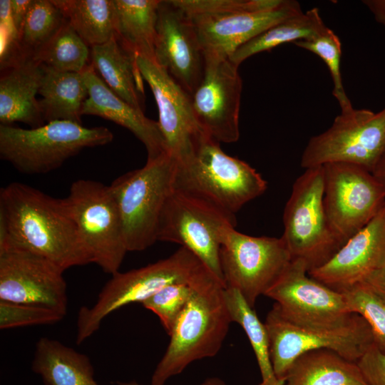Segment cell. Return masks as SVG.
I'll use <instances>...</instances> for the list:
<instances>
[{
    "mask_svg": "<svg viewBox=\"0 0 385 385\" xmlns=\"http://www.w3.org/2000/svg\"><path fill=\"white\" fill-rule=\"evenodd\" d=\"M0 237L63 271L91 263L66 197L21 183L0 190Z\"/></svg>",
    "mask_w": 385,
    "mask_h": 385,
    "instance_id": "obj_1",
    "label": "cell"
},
{
    "mask_svg": "<svg viewBox=\"0 0 385 385\" xmlns=\"http://www.w3.org/2000/svg\"><path fill=\"white\" fill-rule=\"evenodd\" d=\"M224 285L206 267L193 282L190 300L178 317L150 385H164L192 362L215 356L232 322Z\"/></svg>",
    "mask_w": 385,
    "mask_h": 385,
    "instance_id": "obj_2",
    "label": "cell"
},
{
    "mask_svg": "<svg viewBox=\"0 0 385 385\" xmlns=\"http://www.w3.org/2000/svg\"><path fill=\"white\" fill-rule=\"evenodd\" d=\"M192 23L204 55L230 57L269 28L303 11L292 0H174Z\"/></svg>",
    "mask_w": 385,
    "mask_h": 385,
    "instance_id": "obj_3",
    "label": "cell"
},
{
    "mask_svg": "<svg viewBox=\"0 0 385 385\" xmlns=\"http://www.w3.org/2000/svg\"><path fill=\"white\" fill-rule=\"evenodd\" d=\"M267 188L266 180L254 168L226 154L220 143L210 136L201 141L188 160L178 164L176 189L199 197L232 217Z\"/></svg>",
    "mask_w": 385,
    "mask_h": 385,
    "instance_id": "obj_4",
    "label": "cell"
},
{
    "mask_svg": "<svg viewBox=\"0 0 385 385\" xmlns=\"http://www.w3.org/2000/svg\"><path fill=\"white\" fill-rule=\"evenodd\" d=\"M113 139L106 127L87 128L68 120L29 129L0 124V157L21 173L44 174L82 150L106 145Z\"/></svg>",
    "mask_w": 385,
    "mask_h": 385,
    "instance_id": "obj_5",
    "label": "cell"
},
{
    "mask_svg": "<svg viewBox=\"0 0 385 385\" xmlns=\"http://www.w3.org/2000/svg\"><path fill=\"white\" fill-rule=\"evenodd\" d=\"M177 168L176 160L165 152L109 185L120 213L128 251H142L158 241L159 219L175 188Z\"/></svg>",
    "mask_w": 385,
    "mask_h": 385,
    "instance_id": "obj_6",
    "label": "cell"
},
{
    "mask_svg": "<svg viewBox=\"0 0 385 385\" xmlns=\"http://www.w3.org/2000/svg\"><path fill=\"white\" fill-rule=\"evenodd\" d=\"M264 324L269 337L271 363L278 381H284L292 364L307 351L327 349L357 362L374 345L368 323L356 313L331 325H307L287 319L274 304Z\"/></svg>",
    "mask_w": 385,
    "mask_h": 385,
    "instance_id": "obj_7",
    "label": "cell"
},
{
    "mask_svg": "<svg viewBox=\"0 0 385 385\" xmlns=\"http://www.w3.org/2000/svg\"><path fill=\"white\" fill-rule=\"evenodd\" d=\"M205 267L190 250L180 247L170 257L125 272H116L106 282L95 304L83 306L76 322L77 344L96 332L103 319L132 303H143L172 284L191 282Z\"/></svg>",
    "mask_w": 385,
    "mask_h": 385,
    "instance_id": "obj_8",
    "label": "cell"
},
{
    "mask_svg": "<svg viewBox=\"0 0 385 385\" xmlns=\"http://www.w3.org/2000/svg\"><path fill=\"white\" fill-rule=\"evenodd\" d=\"M283 225L282 238L292 260L302 261L308 272L327 263L343 245L326 214L322 165L305 169L294 181Z\"/></svg>",
    "mask_w": 385,
    "mask_h": 385,
    "instance_id": "obj_9",
    "label": "cell"
},
{
    "mask_svg": "<svg viewBox=\"0 0 385 385\" xmlns=\"http://www.w3.org/2000/svg\"><path fill=\"white\" fill-rule=\"evenodd\" d=\"M385 154V108L341 111L324 132L312 136L301 157L304 168L344 163L373 172Z\"/></svg>",
    "mask_w": 385,
    "mask_h": 385,
    "instance_id": "obj_10",
    "label": "cell"
},
{
    "mask_svg": "<svg viewBox=\"0 0 385 385\" xmlns=\"http://www.w3.org/2000/svg\"><path fill=\"white\" fill-rule=\"evenodd\" d=\"M235 225V217L175 188L160 214L157 240L190 250L225 287L220 260L221 240L226 230Z\"/></svg>",
    "mask_w": 385,
    "mask_h": 385,
    "instance_id": "obj_11",
    "label": "cell"
},
{
    "mask_svg": "<svg viewBox=\"0 0 385 385\" xmlns=\"http://www.w3.org/2000/svg\"><path fill=\"white\" fill-rule=\"evenodd\" d=\"M66 199L91 263L111 275L128 251L123 222L109 186L91 180L72 183Z\"/></svg>",
    "mask_w": 385,
    "mask_h": 385,
    "instance_id": "obj_12",
    "label": "cell"
},
{
    "mask_svg": "<svg viewBox=\"0 0 385 385\" xmlns=\"http://www.w3.org/2000/svg\"><path fill=\"white\" fill-rule=\"evenodd\" d=\"M220 260L225 288L239 291L252 308L292 260L282 237L250 236L234 226L223 234Z\"/></svg>",
    "mask_w": 385,
    "mask_h": 385,
    "instance_id": "obj_13",
    "label": "cell"
},
{
    "mask_svg": "<svg viewBox=\"0 0 385 385\" xmlns=\"http://www.w3.org/2000/svg\"><path fill=\"white\" fill-rule=\"evenodd\" d=\"M323 166L324 205L330 226L344 245L385 204V187L370 171L354 164Z\"/></svg>",
    "mask_w": 385,
    "mask_h": 385,
    "instance_id": "obj_14",
    "label": "cell"
},
{
    "mask_svg": "<svg viewBox=\"0 0 385 385\" xmlns=\"http://www.w3.org/2000/svg\"><path fill=\"white\" fill-rule=\"evenodd\" d=\"M64 271L0 237V301L43 307L66 316Z\"/></svg>",
    "mask_w": 385,
    "mask_h": 385,
    "instance_id": "obj_15",
    "label": "cell"
},
{
    "mask_svg": "<svg viewBox=\"0 0 385 385\" xmlns=\"http://www.w3.org/2000/svg\"><path fill=\"white\" fill-rule=\"evenodd\" d=\"M204 56L202 78L191 95L195 115L205 133L215 141L237 142L242 90L239 66L229 57Z\"/></svg>",
    "mask_w": 385,
    "mask_h": 385,
    "instance_id": "obj_16",
    "label": "cell"
},
{
    "mask_svg": "<svg viewBox=\"0 0 385 385\" xmlns=\"http://www.w3.org/2000/svg\"><path fill=\"white\" fill-rule=\"evenodd\" d=\"M135 61L153 93L158 110V123L167 150L181 164L209 135L195 115L191 96L154 61L138 56Z\"/></svg>",
    "mask_w": 385,
    "mask_h": 385,
    "instance_id": "obj_17",
    "label": "cell"
},
{
    "mask_svg": "<svg viewBox=\"0 0 385 385\" xmlns=\"http://www.w3.org/2000/svg\"><path fill=\"white\" fill-rule=\"evenodd\" d=\"M266 297L292 322L307 325H331L349 318L346 295L311 277L306 265L294 260Z\"/></svg>",
    "mask_w": 385,
    "mask_h": 385,
    "instance_id": "obj_18",
    "label": "cell"
},
{
    "mask_svg": "<svg viewBox=\"0 0 385 385\" xmlns=\"http://www.w3.org/2000/svg\"><path fill=\"white\" fill-rule=\"evenodd\" d=\"M155 62L190 96L201 81L205 56L195 29L174 0H160Z\"/></svg>",
    "mask_w": 385,
    "mask_h": 385,
    "instance_id": "obj_19",
    "label": "cell"
},
{
    "mask_svg": "<svg viewBox=\"0 0 385 385\" xmlns=\"http://www.w3.org/2000/svg\"><path fill=\"white\" fill-rule=\"evenodd\" d=\"M385 264V204L322 266L308 272L313 279L343 292Z\"/></svg>",
    "mask_w": 385,
    "mask_h": 385,
    "instance_id": "obj_20",
    "label": "cell"
},
{
    "mask_svg": "<svg viewBox=\"0 0 385 385\" xmlns=\"http://www.w3.org/2000/svg\"><path fill=\"white\" fill-rule=\"evenodd\" d=\"M88 96L81 115H91L111 120L129 130L146 148L147 159L168 152L158 121L147 118L140 111L113 93L90 64L82 72Z\"/></svg>",
    "mask_w": 385,
    "mask_h": 385,
    "instance_id": "obj_21",
    "label": "cell"
},
{
    "mask_svg": "<svg viewBox=\"0 0 385 385\" xmlns=\"http://www.w3.org/2000/svg\"><path fill=\"white\" fill-rule=\"evenodd\" d=\"M3 71L0 78L1 124L21 122L34 128L46 123L36 98L43 66L33 58H26Z\"/></svg>",
    "mask_w": 385,
    "mask_h": 385,
    "instance_id": "obj_22",
    "label": "cell"
},
{
    "mask_svg": "<svg viewBox=\"0 0 385 385\" xmlns=\"http://www.w3.org/2000/svg\"><path fill=\"white\" fill-rule=\"evenodd\" d=\"M108 88L138 110L143 106V77L135 57L114 36L108 41L91 47V62Z\"/></svg>",
    "mask_w": 385,
    "mask_h": 385,
    "instance_id": "obj_23",
    "label": "cell"
},
{
    "mask_svg": "<svg viewBox=\"0 0 385 385\" xmlns=\"http://www.w3.org/2000/svg\"><path fill=\"white\" fill-rule=\"evenodd\" d=\"M32 370L41 375L45 385H99L86 354L48 337L36 342Z\"/></svg>",
    "mask_w": 385,
    "mask_h": 385,
    "instance_id": "obj_24",
    "label": "cell"
},
{
    "mask_svg": "<svg viewBox=\"0 0 385 385\" xmlns=\"http://www.w3.org/2000/svg\"><path fill=\"white\" fill-rule=\"evenodd\" d=\"M115 36L135 57L155 61V41L160 0H113Z\"/></svg>",
    "mask_w": 385,
    "mask_h": 385,
    "instance_id": "obj_25",
    "label": "cell"
},
{
    "mask_svg": "<svg viewBox=\"0 0 385 385\" xmlns=\"http://www.w3.org/2000/svg\"><path fill=\"white\" fill-rule=\"evenodd\" d=\"M283 385H367L356 364L337 352L307 351L292 364Z\"/></svg>",
    "mask_w": 385,
    "mask_h": 385,
    "instance_id": "obj_26",
    "label": "cell"
},
{
    "mask_svg": "<svg viewBox=\"0 0 385 385\" xmlns=\"http://www.w3.org/2000/svg\"><path fill=\"white\" fill-rule=\"evenodd\" d=\"M43 68L38 101L45 122L68 120L82 124L81 111L88 96L82 72Z\"/></svg>",
    "mask_w": 385,
    "mask_h": 385,
    "instance_id": "obj_27",
    "label": "cell"
},
{
    "mask_svg": "<svg viewBox=\"0 0 385 385\" xmlns=\"http://www.w3.org/2000/svg\"><path fill=\"white\" fill-rule=\"evenodd\" d=\"M327 28L319 9L312 8L269 28L238 48L230 58L239 66L255 54L270 51L286 43H294L300 40L311 38Z\"/></svg>",
    "mask_w": 385,
    "mask_h": 385,
    "instance_id": "obj_28",
    "label": "cell"
},
{
    "mask_svg": "<svg viewBox=\"0 0 385 385\" xmlns=\"http://www.w3.org/2000/svg\"><path fill=\"white\" fill-rule=\"evenodd\" d=\"M81 38L91 47L115 35L113 0H52Z\"/></svg>",
    "mask_w": 385,
    "mask_h": 385,
    "instance_id": "obj_29",
    "label": "cell"
},
{
    "mask_svg": "<svg viewBox=\"0 0 385 385\" xmlns=\"http://www.w3.org/2000/svg\"><path fill=\"white\" fill-rule=\"evenodd\" d=\"M225 302L232 322L239 324L250 342L262 376L260 385H278L274 374L270 354V342L265 324L259 319L252 308L235 289L225 288Z\"/></svg>",
    "mask_w": 385,
    "mask_h": 385,
    "instance_id": "obj_30",
    "label": "cell"
},
{
    "mask_svg": "<svg viewBox=\"0 0 385 385\" xmlns=\"http://www.w3.org/2000/svg\"><path fill=\"white\" fill-rule=\"evenodd\" d=\"M88 46L66 19L60 30L33 59L56 71L81 73L90 64Z\"/></svg>",
    "mask_w": 385,
    "mask_h": 385,
    "instance_id": "obj_31",
    "label": "cell"
},
{
    "mask_svg": "<svg viewBox=\"0 0 385 385\" xmlns=\"http://www.w3.org/2000/svg\"><path fill=\"white\" fill-rule=\"evenodd\" d=\"M62 11L52 0H33L19 34L25 58H33L66 22Z\"/></svg>",
    "mask_w": 385,
    "mask_h": 385,
    "instance_id": "obj_32",
    "label": "cell"
},
{
    "mask_svg": "<svg viewBox=\"0 0 385 385\" xmlns=\"http://www.w3.org/2000/svg\"><path fill=\"white\" fill-rule=\"evenodd\" d=\"M299 48L318 56L327 65L333 81V96L337 100L341 111L353 108L343 86L341 73L342 43L338 36L328 27L318 35L294 43Z\"/></svg>",
    "mask_w": 385,
    "mask_h": 385,
    "instance_id": "obj_33",
    "label": "cell"
},
{
    "mask_svg": "<svg viewBox=\"0 0 385 385\" xmlns=\"http://www.w3.org/2000/svg\"><path fill=\"white\" fill-rule=\"evenodd\" d=\"M350 311L361 316L368 323L374 346L385 354V302L364 282L343 292Z\"/></svg>",
    "mask_w": 385,
    "mask_h": 385,
    "instance_id": "obj_34",
    "label": "cell"
},
{
    "mask_svg": "<svg viewBox=\"0 0 385 385\" xmlns=\"http://www.w3.org/2000/svg\"><path fill=\"white\" fill-rule=\"evenodd\" d=\"M197 276L190 282L166 286L142 303L158 317L168 335L191 297Z\"/></svg>",
    "mask_w": 385,
    "mask_h": 385,
    "instance_id": "obj_35",
    "label": "cell"
},
{
    "mask_svg": "<svg viewBox=\"0 0 385 385\" xmlns=\"http://www.w3.org/2000/svg\"><path fill=\"white\" fill-rule=\"evenodd\" d=\"M64 317L53 309L43 307L0 301L1 329L54 324Z\"/></svg>",
    "mask_w": 385,
    "mask_h": 385,
    "instance_id": "obj_36",
    "label": "cell"
},
{
    "mask_svg": "<svg viewBox=\"0 0 385 385\" xmlns=\"http://www.w3.org/2000/svg\"><path fill=\"white\" fill-rule=\"evenodd\" d=\"M0 37L1 71L26 59L21 50L19 34L11 17L10 0L0 1Z\"/></svg>",
    "mask_w": 385,
    "mask_h": 385,
    "instance_id": "obj_37",
    "label": "cell"
},
{
    "mask_svg": "<svg viewBox=\"0 0 385 385\" xmlns=\"http://www.w3.org/2000/svg\"><path fill=\"white\" fill-rule=\"evenodd\" d=\"M356 364L367 385H385V354L374 344Z\"/></svg>",
    "mask_w": 385,
    "mask_h": 385,
    "instance_id": "obj_38",
    "label": "cell"
},
{
    "mask_svg": "<svg viewBox=\"0 0 385 385\" xmlns=\"http://www.w3.org/2000/svg\"><path fill=\"white\" fill-rule=\"evenodd\" d=\"M33 0H10V13L14 26L20 34Z\"/></svg>",
    "mask_w": 385,
    "mask_h": 385,
    "instance_id": "obj_39",
    "label": "cell"
},
{
    "mask_svg": "<svg viewBox=\"0 0 385 385\" xmlns=\"http://www.w3.org/2000/svg\"><path fill=\"white\" fill-rule=\"evenodd\" d=\"M385 302V264L369 274L363 282Z\"/></svg>",
    "mask_w": 385,
    "mask_h": 385,
    "instance_id": "obj_40",
    "label": "cell"
},
{
    "mask_svg": "<svg viewBox=\"0 0 385 385\" xmlns=\"http://www.w3.org/2000/svg\"><path fill=\"white\" fill-rule=\"evenodd\" d=\"M362 2L373 14L376 21L385 27V0H365Z\"/></svg>",
    "mask_w": 385,
    "mask_h": 385,
    "instance_id": "obj_41",
    "label": "cell"
},
{
    "mask_svg": "<svg viewBox=\"0 0 385 385\" xmlns=\"http://www.w3.org/2000/svg\"><path fill=\"white\" fill-rule=\"evenodd\" d=\"M372 173L385 187V154L381 158Z\"/></svg>",
    "mask_w": 385,
    "mask_h": 385,
    "instance_id": "obj_42",
    "label": "cell"
},
{
    "mask_svg": "<svg viewBox=\"0 0 385 385\" xmlns=\"http://www.w3.org/2000/svg\"><path fill=\"white\" fill-rule=\"evenodd\" d=\"M118 385H140L135 381H132L129 382H120L118 381ZM200 385H226V383L221 379L218 377H211L207 379Z\"/></svg>",
    "mask_w": 385,
    "mask_h": 385,
    "instance_id": "obj_43",
    "label": "cell"
},
{
    "mask_svg": "<svg viewBox=\"0 0 385 385\" xmlns=\"http://www.w3.org/2000/svg\"><path fill=\"white\" fill-rule=\"evenodd\" d=\"M284 382V381H282V382H281L280 384H279L278 385H283Z\"/></svg>",
    "mask_w": 385,
    "mask_h": 385,
    "instance_id": "obj_44",
    "label": "cell"
}]
</instances>
